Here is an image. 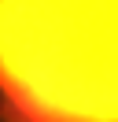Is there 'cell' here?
Here are the masks:
<instances>
[{
    "label": "cell",
    "mask_w": 118,
    "mask_h": 122,
    "mask_svg": "<svg viewBox=\"0 0 118 122\" xmlns=\"http://www.w3.org/2000/svg\"><path fill=\"white\" fill-rule=\"evenodd\" d=\"M0 122H118V0H0Z\"/></svg>",
    "instance_id": "obj_1"
}]
</instances>
